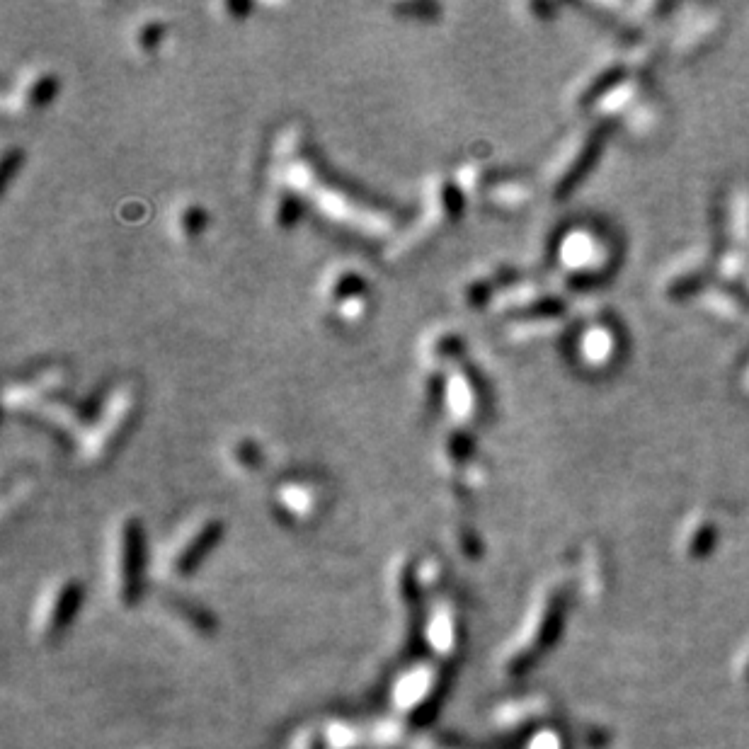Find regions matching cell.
Listing matches in <instances>:
<instances>
[{
  "instance_id": "6da1fadb",
  "label": "cell",
  "mask_w": 749,
  "mask_h": 749,
  "mask_svg": "<svg viewBox=\"0 0 749 749\" xmlns=\"http://www.w3.org/2000/svg\"><path fill=\"white\" fill-rule=\"evenodd\" d=\"M325 299H328L333 311L347 323L364 318L369 306V291L367 282L359 277L354 270H340L330 277L328 289H325Z\"/></svg>"
},
{
  "instance_id": "7a4b0ae2",
  "label": "cell",
  "mask_w": 749,
  "mask_h": 749,
  "mask_svg": "<svg viewBox=\"0 0 749 749\" xmlns=\"http://www.w3.org/2000/svg\"><path fill=\"white\" fill-rule=\"evenodd\" d=\"M131 415V400L129 396H117L107 405V413L102 417V422L95 425V434L88 439V451L93 456L105 451L114 442V437H119V432L124 430V425L129 422Z\"/></svg>"
},
{
  "instance_id": "3957f363",
  "label": "cell",
  "mask_w": 749,
  "mask_h": 749,
  "mask_svg": "<svg viewBox=\"0 0 749 749\" xmlns=\"http://www.w3.org/2000/svg\"><path fill=\"white\" fill-rule=\"evenodd\" d=\"M56 90H59V80H56V76H51V73H34V76H27L13 93L17 112L42 110V107H47L49 102L54 100Z\"/></svg>"
},
{
  "instance_id": "277c9868",
  "label": "cell",
  "mask_w": 749,
  "mask_h": 749,
  "mask_svg": "<svg viewBox=\"0 0 749 749\" xmlns=\"http://www.w3.org/2000/svg\"><path fill=\"white\" fill-rule=\"evenodd\" d=\"M207 228V211L199 204H185V207L177 209L175 214V233L182 240H194L202 236V231Z\"/></svg>"
},
{
  "instance_id": "5b68a950",
  "label": "cell",
  "mask_w": 749,
  "mask_h": 749,
  "mask_svg": "<svg viewBox=\"0 0 749 749\" xmlns=\"http://www.w3.org/2000/svg\"><path fill=\"white\" fill-rule=\"evenodd\" d=\"M163 32V25L158 20L141 25L139 32H136V47H139L141 54H153L163 44Z\"/></svg>"
},
{
  "instance_id": "8992f818",
  "label": "cell",
  "mask_w": 749,
  "mask_h": 749,
  "mask_svg": "<svg viewBox=\"0 0 749 749\" xmlns=\"http://www.w3.org/2000/svg\"><path fill=\"white\" fill-rule=\"evenodd\" d=\"M233 454H236V461L243 463L245 468H255L257 463V444L250 442V439H243V442H238L236 447H233Z\"/></svg>"
}]
</instances>
